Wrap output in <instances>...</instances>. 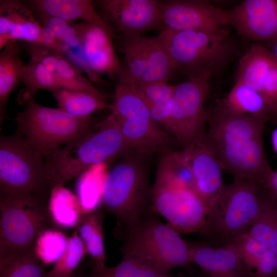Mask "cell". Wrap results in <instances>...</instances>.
I'll list each match as a JSON object with an SVG mask.
<instances>
[{"label": "cell", "instance_id": "cell-1", "mask_svg": "<svg viewBox=\"0 0 277 277\" xmlns=\"http://www.w3.org/2000/svg\"><path fill=\"white\" fill-rule=\"evenodd\" d=\"M207 138L223 170L234 180L256 182L266 189L273 172L266 155L263 131L268 116L208 112Z\"/></svg>", "mask_w": 277, "mask_h": 277}, {"label": "cell", "instance_id": "cell-2", "mask_svg": "<svg viewBox=\"0 0 277 277\" xmlns=\"http://www.w3.org/2000/svg\"><path fill=\"white\" fill-rule=\"evenodd\" d=\"M131 150L111 113L90 133L46 156L45 173L51 190L78 177L93 166L106 163Z\"/></svg>", "mask_w": 277, "mask_h": 277}, {"label": "cell", "instance_id": "cell-3", "mask_svg": "<svg viewBox=\"0 0 277 277\" xmlns=\"http://www.w3.org/2000/svg\"><path fill=\"white\" fill-rule=\"evenodd\" d=\"M158 35L168 49L175 71L190 80L211 78L229 64L236 53L227 30H174L164 27Z\"/></svg>", "mask_w": 277, "mask_h": 277}, {"label": "cell", "instance_id": "cell-4", "mask_svg": "<svg viewBox=\"0 0 277 277\" xmlns=\"http://www.w3.org/2000/svg\"><path fill=\"white\" fill-rule=\"evenodd\" d=\"M267 196L266 190L253 181L234 180L225 184L208 209L201 233L224 245L247 232L259 216Z\"/></svg>", "mask_w": 277, "mask_h": 277}, {"label": "cell", "instance_id": "cell-5", "mask_svg": "<svg viewBox=\"0 0 277 277\" xmlns=\"http://www.w3.org/2000/svg\"><path fill=\"white\" fill-rule=\"evenodd\" d=\"M25 109L15 117L16 133L45 159L63 144L92 131L97 126L91 116H74L61 109L28 100Z\"/></svg>", "mask_w": 277, "mask_h": 277}, {"label": "cell", "instance_id": "cell-6", "mask_svg": "<svg viewBox=\"0 0 277 277\" xmlns=\"http://www.w3.org/2000/svg\"><path fill=\"white\" fill-rule=\"evenodd\" d=\"M123 256L136 259L164 274L191 264L189 246L180 233L155 216L145 215L127 228L122 247Z\"/></svg>", "mask_w": 277, "mask_h": 277}, {"label": "cell", "instance_id": "cell-7", "mask_svg": "<svg viewBox=\"0 0 277 277\" xmlns=\"http://www.w3.org/2000/svg\"><path fill=\"white\" fill-rule=\"evenodd\" d=\"M22 47L29 60L22 72L24 87L17 96L19 104L24 105L28 100L35 98L36 92L41 89L51 92L63 89L103 94L62 53L36 43L23 42Z\"/></svg>", "mask_w": 277, "mask_h": 277}, {"label": "cell", "instance_id": "cell-8", "mask_svg": "<svg viewBox=\"0 0 277 277\" xmlns=\"http://www.w3.org/2000/svg\"><path fill=\"white\" fill-rule=\"evenodd\" d=\"M48 202L26 193L0 192V257L34 246L41 232L54 226Z\"/></svg>", "mask_w": 277, "mask_h": 277}, {"label": "cell", "instance_id": "cell-9", "mask_svg": "<svg viewBox=\"0 0 277 277\" xmlns=\"http://www.w3.org/2000/svg\"><path fill=\"white\" fill-rule=\"evenodd\" d=\"M108 108L131 150L140 154L169 150L170 137L153 119L135 86L117 83Z\"/></svg>", "mask_w": 277, "mask_h": 277}, {"label": "cell", "instance_id": "cell-10", "mask_svg": "<svg viewBox=\"0 0 277 277\" xmlns=\"http://www.w3.org/2000/svg\"><path fill=\"white\" fill-rule=\"evenodd\" d=\"M148 191L147 175L142 163L134 158L124 159L107 174L102 204L130 227L145 215Z\"/></svg>", "mask_w": 277, "mask_h": 277}, {"label": "cell", "instance_id": "cell-11", "mask_svg": "<svg viewBox=\"0 0 277 277\" xmlns=\"http://www.w3.org/2000/svg\"><path fill=\"white\" fill-rule=\"evenodd\" d=\"M0 192H23L49 201L43 155L16 133L0 138Z\"/></svg>", "mask_w": 277, "mask_h": 277}, {"label": "cell", "instance_id": "cell-12", "mask_svg": "<svg viewBox=\"0 0 277 277\" xmlns=\"http://www.w3.org/2000/svg\"><path fill=\"white\" fill-rule=\"evenodd\" d=\"M151 210L158 213L179 233L204 229L208 208L197 192L158 167L151 192Z\"/></svg>", "mask_w": 277, "mask_h": 277}, {"label": "cell", "instance_id": "cell-13", "mask_svg": "<svg viewBox=\"0 0 277 277\" xmlns=\"http://www.w3.org/2000/svg\"><path fill=\"white\" fill-rule=\"evenodd\" d=\"M210 78L204 76L175 85L169 105L170 133L186 148L203 136L208 120L204 103Z\"/></svg>", "mask_w": 277, "mask_h": 277}, {"label": "cell", "instance_id": "cell-14", "mask_svg": "<svg viewBox=\"0 0 277 277\" xmlns=\"http://www.w3.org/2000/svg\"><path fill=\"white\" fill-rule=\"evenodd\" d=\"M126 65L118 83L137 86L155 81H166L173 66L168 51L159 35L123 37L120 44Z\"/></svg>", "mask_w": 277, "mask_h": 277}, {"label": "cell", "instance_id": "cell-15", "mask_svg": "<svg viewBox=\"0 0 277 277\" xmlns=\"http://www.w3.org/2000/svg\"><path fill=\"white\" fill-rule=\"evenodd\" d=\"M94 6L102 18L125 38H135L146 31L164 27L160 1L98 0Z\"/></svg>", "mask_w": 277, "mask_h": 277}, {"label": "cell", "instance_id": "cell-16", "mask_svg": "<svg viewBox=\"0 0 277 277\" xmlns=\"http://www.w3.org/2000/svg\"><path fill=\"white\" fill-rule=\"evenodd\" d=\"M165 27L174 30H227L225 9L204 0L160 1Z\"/></svg>", "mask_w": 277, "mask_h": 277}, {"label": "cell", "instance_id": "cell-17", "mask_svg": "<svg viewBox=\"0 0 277 277\" xmlns=\"http://www.w3.org/2000/svg\"><path fill=\"white\" fill-rule=\"evenodd\" d=\"M36 43L58 51V42L50 38L25 1H0V50L9 43Z\"/></svg>", "mask_w": 277, "mask_h": 277}, {"label": "cell", "instance_id": "cell-18", "mask_svg": "<svg viewBox=\"0 0 277 277\" xmlns=\"http://www.w3.org/2000/svg\"><path fill=\"white\" fill-rule=\"evenodd\" d=\"M226 22L242 37L254 42L277 39V0H245L225 9Z\"/></svg>", "mask_w": 277, "mask_h": 277}, {"label": "cell", "instance_id": "cell-19", "mask_svg": "<svg viewBox=\"0 0 277 277\" xmlns=\"http://www.w3.org/2000/svg\"><path fill=\"white\" fill-rule=\"evenodd\" d=\"M82 53L91 71L97 75L118 79L123 70L113 44L115 32L98 24L83 22L73 23Z\"/></svg>", "mask_w": 277, "mask_h": 277}, {"label": "cell", "instance_id": "cell-20", "mask_svg": "<svg viewBox=\"0 0 277 277\" xmlns=\"http://www.w3.org/2000/svg\"><path fill=\"white\" fill-rule=\"evenodd\" d=\"M189 157L197 193L208 210L221 194L224 184L222 168L205 134L184 148Z\"/></svg>", "mask_w": 277, "mask_h": 277}, {"label": "cell", "instance_id": "cell-21", "mask_svg": "<svg viewBox=\"0 0 277 277\" xmlns=\"http://www.w3.org/2000/svg\"><path fill=\"white\" fill-rule=\"evenodd\" d=\"M188 246L190 263L197 265L206 277H253L229 243L217 247L205 243Z\"/></svg>", "mask_w": 277, "mask_h": 277}, {"label": "cell", "instance_id": "cell-22", "mask_svg": "<svg viewBox=\"0 0 277 277\" xmlns=\"http://www.w3.org/2000/svg\"><path fill=\"white\" fill-rule=\"evenodd\" d=\"M35 15H45L73 22L76 19L111 28L97 12L91 0H29L25 1Z\"/></svg>", "mask_w": 277, "mask_h": 277}, {"label": "cell", "instance_id": "cell-23", "mask_svg": "<svg viewBox=\"0 0 277 277\" xmlns=\"http://www.w3.org/2000/svg\"><path fill=\"white\" fill-rule=\"evenodd\" d=\"M277 60L270 50L252 45L239 61L236 82L261 93L265 80Z\"/></svg>", "mask_w": 277, "mask_h": 277}, {"label": "cell", "instance_id": "cell-24", "mask_svg": "<svg viewBox=\"0 0 277 277\" xmlns=\"http://www.w3.org/2000/svg\"><path fill=\"white\" fill-rule=\"evenodd\" d=\"M22 47L17 41L9 42L0 52V117H7L6 107L12 91L22 83L25 65L21 58Z\"/></svg>", "mask_w": 277, "mask_h": 277}, {"label": "cell", "instance_id": "cell-25", "mask_svg": "<svg viewBox=\"0 0 277 277\" xmlns=\"http://www.w3.org/2000/svg\"><path fill=\"white\" fill-rule=\"evenodd\" d=\"M48 209L54 226L63 229L76 226L84 214L77 196L64 186L51 189Z\"/></svg>", "mask_w": 277, "mask_h": 277}, {"label": "cell", "instance_id": "cell-26", "mask_svg": "<svg viewBox=\"0 0 277 277\" xmlns=\"http://www.w3.org/2000/svg\"><path fill=\"white\" fill-rule=\"evenodd\" d=\"M50 92L56 100L59 108L75 117H89L95 111L109 106L104 94L63 89Z\"/></svg>", "mask_w": 277, "mask_h": 277}, {"label": "cell", "instance_id": "cell-27", "mask_svg": "<svg viewBox=\"0 0 277 277\" xmlns=\"http://www.w3.org/2000/svg\"><path fill=\"white\" fill-rule=\"evenodd\" d=\"M220 107L236 114L267 116L270 114L262 94L238 82Z\"/></svg>", "mask_w": 277, "mask_h": 277}, {"label": "cell", "instance_id": "cell-28", "mask_svg": "<svg viewBox=\"0 0 277 277\" xmlns=\"http://www.w3.org/2000/svg\"><path fill=\"white\" fill-rule=\"evenodd\" d=\"M34 245L0 257V277H50Z\"/></svg>", "mask_w": 277, "mask_h": 277}, {"label": "cell", "instance_id": "cell-29", "mask_svg": "<svg viewBox=\"0 0 277 277\" xmlns=\"http://www.w3.org/2000/svg\"><path fill=\"white\" fill-rule=\"evenodd\" d=\"M145 101L155 122L170 133L169 105L175 85L155 81L135 86Z\"/></svg>", "mask_w": 277, "mask_h": 277}, {"label": "cell", "instance_id": "cell-30", "mask_svg": "<svg viewBox=\"0 0 277 277\" xmlns=\"http://www.w3.org/2000/svg\"><path fill=\"white\" fill-rule=\"evenodd\" d=\"M103 219V213L96 210L84 214L76 226L77 231L85 245L86 252L93 259L94 266L99 267L105 266Z\"/></svg>", "mask_w": 277, "mask_h": 277}, {"label": "cell", "instance_id": "cell-31", "mask_svg": "<svg viewBox=\"0 0 277 277\" xmlns=\"http://www.w3.org/2000/svg\"><path fill=\"white\" fill-rule=\"evenodd\" d=\"M108 172L107 164L90 167L78 176L76 190L83 214L96 210L102 204L104 183Z\"/></svg>", "mask_w": 277, "mask_h": 277}, {"label": "cell", "instance_id": "cell-32", "mask_svg": "<svg viewBox=\"0 0 277 277\" xmlns=\"http://www.w3.org/2000/svg\"><path fill=\"white\" fill-rule=\"evenodd\" d=\"M247 232L277 255V206L268 195L259 216Z\"/></svg>", "mask_w": 277, "mask_h": 277}, {"label": "cell", "instance_id": "cell-33", "mask_svg": "<svg viewBox=\"0 0 277 277\" xmlns=\"http://www.w3.org/2000/svg\"><path fill=\"white\" fill-rule=\"evenodd\" d=\"M162 274L140 261L123 256L122 261L112 267L93 266L87 277H160Z\"/></svg>", "mask_w": 277, "mask_h": 277}, {"label": "cell", "instance_id": "cell-34", "mask_svg": "<svg viewBox=\"0 0 277 277\" xmlns=\"http://www.w3.org/2000/svg\"><path fill=\"white\" fill-rule=\"evenodd\" d=\"M68 238L62 232L49 229L41 232L35 242V252L44 265L55 263L67 247Z\"/></svg>", "mask_w": 277, "mask_h": 277}, {"label": "cell", "instance_id": "cell-35", "mask_svg": "<svg viewBox=\"0 0 277 277\" xmlns=\"http://www.w3.org/2000/svg\"><path fill=\"white\" fill-rule=\"evenodd\" d=\"M158 166L185 186L195 191L191 164L185 149L169 150L163 153Z\"/></svg>", "mask_w": 277, "mask_h": 277}, {"label": "cell", "instance_id": "cell-36", "mask_svg": "<svg viewBox=\"0 0 277 277\" xmlns=\"http://www.w3.org/2000/svg\"><path fill=\"white\" fill-rule=\"evenodd\" d=\"M86 252L85 245L75 231L68 238L67 247L64 254L48 272L50 277H70Z\"/></svg>", "mask_w": 277, "mask_h": 277}, {"label": "cell", "instance_id": "cell-37", "mask_svg": "<svg viewBox=\"0 0 277 277\" xmlns=\"http://www.w3.org/2000/svg\"><path fill=\"white\" fill-rule=\"evenodd\" d=\"M227 243H229L234 248L252 274L258 261L268 249L247 232L232 239Z\"/></svg>", "mask_w": 277, "mask_h": 277}, {"label": "cell", "instance_id": "cell-38", "mask_svg": "<svg viewBox=\"0 0 277 277\" xmlns=\"http://www.w3.org/2000/svg\"><path fill=\"white\" fill-rule=\"evenodd\" d=\"M270 114L277 115V62L270 70L261 91Z\"/></svg>", "mask_w": 277, "mask_h": 277}, {"label": "cell", "instance_id": "cell-39", "mask_svg": "<svg viewBox=\"0 0 277 277\" xmlns=\"http://www.w3.org/2000/svg\"><path fill=\"white\" fill-rule=\"evenodd\" d=\"M253 277H277V255L267 249L258 261Z\"/></svg>", "mask_w": 277, "mask_h": 277}, {"label": "cell", "instance_id": "cell-40", "mask_svg": "<svg viewBox=\"0 0 277 277\" xmlns=\"http://www.w3.org/2000/svg\"><path fill=\"white\" fill-rule=\"evenodd\" d=\"M266 190L270 200L277 206V169L273 170L269 177Z\"/></svg>", "mask_w": 277, "mask_h": 277}, {"label": "cell", "instance_id": "cell-41", "mask_svg": "<svg viewBox=\"0 0 277 277\" xmlns=\"http://www.w3.org/2000/svg\"><path fill=\"white\" fill-rule=\"evenodd\" d=\"M271 142L273 148L277 154V127L272 131L271 134Z\"/></svg>", "mask_w": 277, "mask_h": 277}, {"label": "cell", "instance_id": "cell-42", "mask_svg": "<svg viewBox=\"0 0 277 277\" xmlns=\"http://www.w3.org/2000/svg\"><path fill=\"white\" fill-rule=\"evenodd\" d=\"M271 52L277 60V39L272 42Z\"/></svg>", "mask_w": 277, "mask_h": 277}, {"label": "cell", "instance_id": "cell-43", "mask_svg": "<svg viewBox=\"0 0 277 277\" xmlns=\"http://www.w3.org/2000/svg\"><path fill=\"white\" fill-rule=\"evenodd\" d=\"M70 277H87V276H83L73 273Z\"/></svg>", "mask_w": 277, "mask_h": 277}, {"label": "cell", "instance_id": "cell-44", "mask_svg": "<svg viewBox=\"0 0 277 277\" xmlns=\"http://www.w3.org/2000/svg\"><path fill=\"white\" fill-rule=\"evenodd\" d=\"M160 277H169V276H167L166 274V275H162V276H161Z\"/></svg>", "mask_w": 277, "mask_h": 277}, {"label": "cell", "instance_id": "cell-45", "mask_svg": "<svg viewBox=\"0 0 277 277\" xmlns=\"http://www.w3.org/2000/svg\"><path fill=\"white\" fill-rule=\"evenodd\" d=\"M200 277H206L204 274L201 275Z\"/></svg>", "mask_w": 277, "mask_h": 277}]
</instances>
